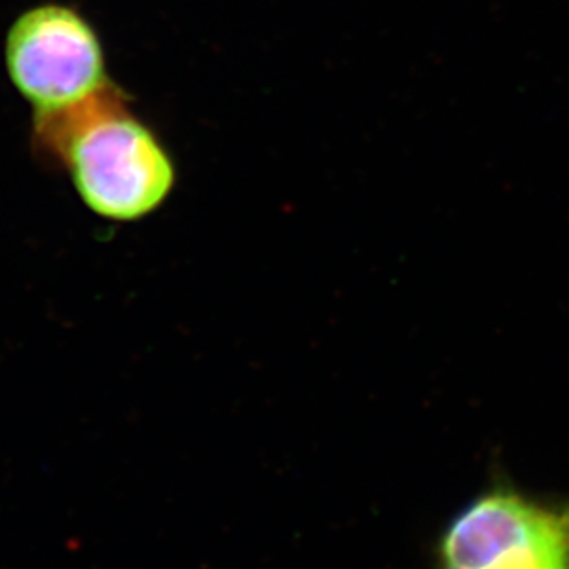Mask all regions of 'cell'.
I'll use <instances>...</instances> for the list:
<instances>
[{"label": "cell", "mask_w": 569, "mask_h": 569, "mask_svg": "<svg viewBox=\"0 0 569 569\" xmlns=\"http://www.w3.org/2000/svg\"><path fill=\"white\" fill-rule=\"evenodd\" d=\"M4 66L32 119L74 110L113 86L97 28L63 2L30 6L13 19Z\"/></svg>", "instance_id": "2"}, {"label": "cell", "mask_w": 569, "mask_h": 569, "mask_svg": "<svg viewBox=\"0 0 569 569\" xmlns=\"http://www.w3.org/2000/svg\"><path fill=\"white\" fill-rule=\"evenodd\" d=\"M440 569H569V505L482 496L443 535Z\"/></svg>", "instance_id": "3"}, {"label": "cell", "mask_w": 569, "mask_h": 569, "mask_svg": "<svg viewBox=\"0 0 569 569\" xmlns=\"http://www.w3.org/2000/svg\"><path fill=\"white\" fill-rule=\"evenodd\" d=\"M32 148L71 178L83 206L110 222H138L174 191L176 163L116 83L60 116L32 119Z\"/></svg>", "instance_id": "1"}]
</instances>
